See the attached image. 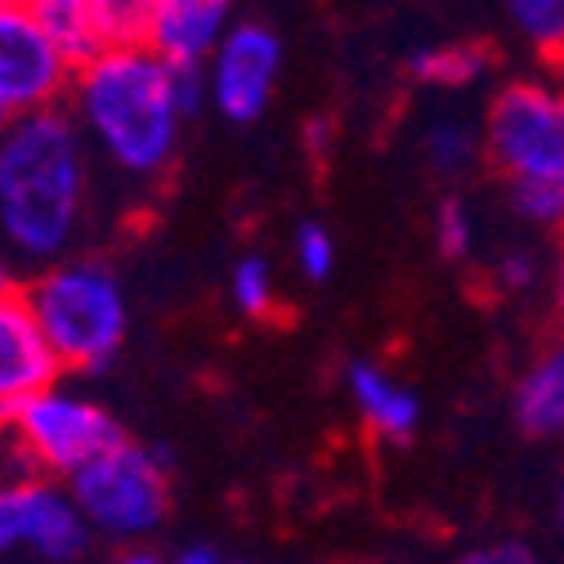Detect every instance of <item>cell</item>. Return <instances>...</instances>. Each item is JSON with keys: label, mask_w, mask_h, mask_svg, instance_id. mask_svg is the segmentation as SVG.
I'll use <instances>...</instances> for the list:
<instances>
[{"label": "cell", "mask_w": 564, "mask_h": 564, "mask_svg": "<svg viewBox=\"0 0 564 564\" xmlns=\"http://www.w3.org/2000/svg\"><path fill=\"white\" fill-rule=\"evenodd\" d=\"M90 158L73 112L36 108L0 130V247L14 260H63L86 225Z\"/></svg>", "instance_id": "1"}, {"label": "cell", "mask_w": 564, "mask_h": 564, "mask_svg": "<svg viewBox=\"0 0 564 564\" xmlns=\"http://www.w3.org/2000/svg\"><path fill=\"white\" fill-rule=\"evenodd\" d=\"M435 242L448 260H466L475 251V216L462 197H444L435 210Z\"/></svg>", "instance_id": "21"}, {"label": "cell", "mask_w": 564, "mask_h": 564, "mask_svg": "<svg viewBox=\"0 0 564 564\" xmlns=\"http://www.w3.org/2000/svg\"><path fill=\"white\" fill-rule=\"evenodd\" d=\"M457 564H542V555H538L529 542L507 538V542H488V546L466 551Z\"/></svg>", "instance_id": "23"}, {"label": "cell", "mask_w": 564, "mask_h": 564, "mask_svg": "<svg viewBox=\"0 0 564 564\" xmlns=\"http://www.w3.org/2000/svg\"><path fill=\"white\" fill-rule=\"evenodd\" d=\"M0 435H6V416H0Z\"/></svg>", "instance_id": "31"}, {"label": "cell", "mask_w": 564, "mask_h": 564, "mask_svg": "<svg viewBox=\"0 0 564 564\" xmlns=\"http://www.w3.org/2000/svg\"><path fill=\"white\" fill-rule=\"evenodd\" d=\"M6 435L28 457L32 470L54 479H73L86 462H95L99 453L126 440L108 408L58 381H50L45 390L28 394L14 412H6Z\"/></svg>", "instance_id": "6"}, {"label": "cell", "mask_w": 564, "mask_h": 564, "mask_svg": "<svg viewBox=\"0 0 564 564\" xmlns=\"http://www.w3.org/2000/svg\"><path fill=\"white\" fill-rule=\"evenodd\" d=\"M282 77V41L264 23H229L206 58V99L225 121H256Z\"/></svg>", "instance_id": "9"}, {"label": "cell", "mask_w": 564, "mask_h": 564, "mask_svg": "<svg viewBox=\"0 0 564 564\" xmlns=\"http://www.w3.org/2000/svg\"><path fill=\"white\" fill-rule=\"evenodd\" d=\"M502 6L520 41L538 58L564 67V0H502Z\"/></svg>", "instance_id": "15"}, {"label": "cell", "mask_w": 564, "mask_h": 564, "mask_svg": "<svg viewBox=\"0 0 564 564\" xmlns=\"http://www.w3.org/2000/svg\"><path fill=\"white\" fill-rule=\"evenodd\" d=\"M73 73L77 63L23 0H0V108L10 117L54 108Z\"/></svg>", "instance_id": "8"}, {"label": "cell", "mask_w": 564, "mask_h": 564, "mask_svg": "<svg viewBox=\"0 0 564 564\" xmlns=\"http://www.w3.org/2000/svg\"><path fill=\"white\" fill-rule=\"evenodd\" d=\"M484 158L507 180H564V77H516L484 112Z\"/></svg>", "instance_id": "5"}, {"label": "cell", "mask_w": 564, "mask_h": 564, "mask_svg": "<svg viewBox=\"0 0 564 564\" xmlns=\"http://www.w3.org/2000/svg\"><path fill=\"white\" fill-rule=\"evenodd\" d=\"M63 364L50 349L23 292L0 296V416L14 412L28 394L58 381Z\"/></svg>", "instance_id": "10"}, {"label": "cell", "mask_w": 564, "mask_h": 564, "mask_svg": "<svg viewBox=\"0 0 564 564\" xmlns=\"http://www.w3.org/2000/svg\"><path fill=\"white\" fill-rule=\"evenodd\" d=\"M10 292H19V273H14V256L0 247V296H10Z\"/></svg>", "instance_id": "26"}, {"label": "cell", "mask_w": 564, "mask_h": 564, "mask_svg": "<svg viewBox=\"0 0 564 564\" xmlns=\"http://www.w3.org/2000/svg\"><path fill=\"white\" fill-rule=\"evenodd\" d=\"M117 564H171V560H162L158 551H144V546H134V551H126Z\"/></svg>", "instance_id": "27"}, {"label": "cell", "mask_w": 564, "mask_h": 564, "mask_svg": "<svg viewBox=\"0 0 564 564\" xmlns=\"http://www.w3.org/2000/svg\"><path fill=\"white\" fill-rule=\"evenodd\" d=\"M498 282L507 292H529L533 282H538V260L529 251H507L498 260Z\"/></svg>", "instance_id": "24"}, {"label": "cell", "mask_w": 564, "mask_h": 564, "mask_svg": "<svg viewBox=\"0 0 564 564\" xmlns=\"http://www.w3.org/2000/svg\"><path fill=\"white\" fill-rule=\"evenodd\" d=\"M511 408H516V421L524 435H533V440L564 435V340H555L520 377Z\"/></svg>", "instance_id": "13"}, {"label": "cell", "mask_w": 564, "mask_h": 564, "mask_svg": "<svg viewBox=\"0 0 564 564\" xmlns=\"http://www.w3.org/2000/svg\"><path fill=\"white\" fill-rule=\"evenodd\" d=\"M63 372H104L126 345L130 305L104 260H50L23 292Z\"/></svg>", "instance_id": "3"}, {"label": "cell", "mask_w": 564, "mask_h": 564, "mask_svg": "<svg viewBox=\"0 0 564 564\" xmlns=\"http://www.w3.org/2000/svg\"><path fill=\"white\" fill-rule=\"evenodd\" d=\"M77 507L86 511L90 529L108 542H144L162 529L171 511V462L166 453L139 448L130 440L112 444L95 462H86L73 479Z\"/></svg>", "instance_id": "4"}, {"label": "cell", "mask_w": 564, "mask_h": 564, "mask_svg": "<svg viewBox=\"0 0 564 564\" xmlns=\"http://www.w3.org/2000/svg\"><path fill=\"white\" fill-rule=\"evenodd\" d=\"M171 564H225V555L216 546H184Z\"/></svg>", "instance_id": "25"}, {"label": "cell", "mask_w": 564, "mask_h": 564, "mask_svg": "<svg viewBox=\"0 0 564 564\" xmlns=\"http://www.w3.org/2000/svg\"><path fill=\"white\" fill-rule=\"evenodd\" d=\"M421 153H426V162L440 175H462L484 153V134L457 117H440L426 126V134H421Z\"/></svg>", "instance_id": "17"}, {"label": "cell", "mask_w": 564, "mask_h": 564, "mask_svg": "<svg viewBox=\"0 0 564 564\" xmlns=\"http://www.w3.org/2000/svg\"><path fill=\"white\" fill-rule=\"evenodd\" d=\"M23 6L54 32V41L67 50L73 63H86L90 54L104 50L90 23V0H23Z\"/></svg>", "instance_id": "16"}, {"label": "cell", "mask_w": 564, "mask_h": 564, "mask_svg": "<svg viewBox=\"0 0 564 564\" xmlns=\"http://www.w3.org/2000/svg\"><path fill=\"white\" fill-rule=\"evenodd\" d=\"M516 216L542 229L564 225V180H507Z\"/></svg>", "instance_id": "20"}, {"label": "cell", "mask_w": 564, "mask_h": 564, "mask_svg": "<svg viewBox=\"0 0 564 564\" xmlns=\"http://www.w3.org/2000/svg\"><path fill=\"white\" fill-rule=\"evenodd\" d=\"M73 117L90 144L130 180H158L175 166L184 108L171 63L149 45H108L77 63Z\"/></svg>", "instance_id": "2"}, {"label": "cell", "mask_w": 564, "mask_h": 564, "mask_svg": "<svg viewBox=\"0 0 564 564\" xmlns=\"http://www.w3.org/2000/svg\"><path fill=\"white\" fill-rule=\"evenodd\" d=\"M296 264H301V273L310 282H327L332 278V269H336V242H332V234L318 220H305L296 229Z\"/></svg>", "instance_id": "22"}, {"label": "cell", "mask_w": 564, "mask_h": 564, "mask_svg": "<svg viewBox=\"0 0 564 564\" xmlns=\"http://www.w3.org/2000/svg\"><path fill=\"white\" fill-rule=\"evenodd\" d=\"M229 292H234V305H238L247 318H269L273 305H278V278H273V264H269L264 256H242V260L234 264Z\"/></svg>", "instance_id": "19"}, {"label": "cell", "mask_w": 564, "mask_h": 564, "mask_svg": "<svg viewBox=\"0 0 564 564\" xmlns=\"http://www.w3.org/2000/svg\"><path fill=\"white\" fill-rule=\"evenodd\" d=\"M95 542L67 479L28 470L0 484V564L28 551L41 564H77Z\"/></svg>", "instance_id": "7"}, {"label": "cell", "mask_w": 564, "mask_h": 564, "mask_svg": "<svg viewBox=\"0 0 564 564\" xmlns=\"http://www.w3.org/2000/svg\"><path fill=\"white\" fill-rule=\"evenodd\" d=\"M345 386H349V399H355V408L364 416V426L377 440L403 444L421 426V399L399 377H390L386 368L359 359V364L345 368Z\"/></svg>", "instance_id": "12"}, {"label": "cell", "mask_w": 564, "mask_h": 564, "mask_svg": "<svg viewBox=\"0 0 564 564\" xmlns=\"http://www.w3.org/2000/svg\"><path fill=\"white\" fill-rule=\"evenodd\" d=\"M555 310L564 314V242H560V260H555Z\"/></svg>", "instance_id": "28"}, {"label": "cell", "mask_w": 564, "mask_h": 564, "mask_svg": "<svg viewBox=\"0 0 564 564\" xmlns=\"http://www.w3.org/2000/svg\"><path fill=\"white\" fill-rule=\"evenodd\" d=\"M6 121H10V112H6V108H0V130H6Z\"/></svg>", "instance_id": "30"}, {"label": "cell", "mask_w": 564, "mask_h": 564, "mask_svg": "<svg viewBox=\"0 0 564 564\" xmlns=\"http://www.w3.org/2000/svg\"><path fill=\"white\" fill-rule=\"evenodd\" d=\"M229 32V0H158L149 50L166 63L206 67L210 50Z\"/></svg>", "instance_id": "11"}, {"label": "cell", "mask_w": 564, "mask_h": 564, "mask_svg": "<svg viewBox=\"0 0 564 564\" xmlns=\"http://www.w3.org/2000/svg\"><path fill=\"white\" fill-rule=\"evenodd\" d=\"M158 0H90V23L99 45H149Z\"/></svg>", "instance_id": "18"}, {"label": "cell", "mask_w": 564, "mask_h": 564, "mask_svg": "<svg viewBox=\"0 0 564 564\" xmlns=\"http://www.w3.org/2000/svg\"><path fill=\"white\" fill-rule=\"evenodd\" d=\"M560 529H564V488H560Z\"/></svg>", "instance_id": "29"}, {"label": "cell", "mask_w": 564, "mask_h": 564, "mask_svg": "<svg viewBox=\"0 0 564 564\" xmlns=\"http://www.w3.org/2000/svg\"><path fill=\"white\" fill-rule=\"evenodd\" d=\"M408 73L421 86H435V90H470L488 73V54L479 45H466V41L426 45L408 58Z\"/></svg>", "instance_id": "14"}]
</instances>
